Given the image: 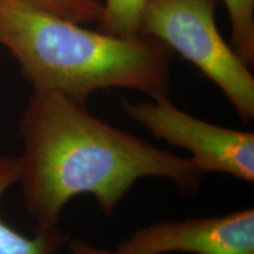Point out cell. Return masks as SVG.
<instances>
[{"mask_svg": "<svg viewBox=\"0 0 254 254\" xmlns=\"http://www.w3.org/2000/svg\"><path fill=\"white\" fill-rule=\"evenodd\" d=\"M118 254H254V209L226 215L155 221L117 247Z\"/></svg>", "mask_w": 254, "mask_h": 254, "instance_id": "cell-5", "label": "cell"}, {"mask_svg": "<svg viewBox=\"0 0 254 254\" xmlns=\"http://www.w3.org/2000/svg\"><path fill=\"white\" fill-rule=\"evenodd\" d=\"M0 45L34 91L86 103L94 92L126 88L166 97L171 51L160 41L91 31L20 0H0Z\"/></svg>", "mask_w": 254, "mask_h": 254, "instance_id": "cell-2", "label": "cell"}, {"mask_svg": "<svg viewBox=\"0 0 254 254\" xmlns=\"http://www.w3.org/2000/svg\"><path fill=\"white\" fill-rule=\"evenodd\" d=\"M66 246L68 247L69 253L71 254H118L116 251H109L100 247H95L85 241L78 239H69L66 243Z\"/></svg>", "mask_w": 254, "mask_h": 254, "instance_id": "cell-10", "label": "cell"}, {"mask_svg": "<svg viewBox=\"0 0 254 254\" xmlns=\"http://www.w3.org/2000/svg\"><path fill=\"white\" fill-rule=\"evenodd\" d=\"M19 158L24 204L36 228L58 227L69 200L91 194L105 215L116 211L139 179L164 178L194 192L204 173L190 157L155 147L105 123L86 103L33 91L20 124Z\"/></svg>", "mask_w": 254, "mask_h": 254, "instance_id": "cell-1", "label": "cell"}, {"mask_svg": "<svg viewBox=\"0 0 254 254\" xmlns=\"http://www.w3.org/2000/svg\"><path fill=\"white\" fill-rule=\"evenodd\" d=\"M41 11L49 12L73 23L99 21L103 17V2L99 0H20Z\"/></svg>", "mask_w": 254, "mask_h": 254, "instance_id": "cell-9", "label": "cell"}, {"mask_svg": "<svg viewBox=\"0 0 254 254\" xmlns=\"http://www.w3.org/2000/svg\"><path fill=\"white\" fill-rule=\"evenodd\" d=\"M147 0H105L99 31L120 38L140 36V20Z\"/></svg>", "mask_w": 254, "mask_h": 254, "instance_id": "cell-7", "label": "cell"}, {"mask_svg": "<svg viewBox=\"0 0 254 254\" xmlns=\"http://www.w3.org/2000/svg\"><path fill=\"white\" fill-rule=\"evenodd\" d=\"M220 0H147L140 36L176 51L224 93L239 119L254 118V77L215 23Z\"/></svg>", "mask_w": 254, "mask_h": 254, "instance_id": "cell-3", "label": "cell"}, {"mask_svg": "<svg viewBox=\"0 0 254 254\" xmlns=\"http://www.w3.org/2000/svg\"><path fill=\"white\" fill-rule=\"evenodd\" d=\"M231 25L232 47L247 66L254 63V0H222Z\"/></svg>", "mask_w": 254, "mask_h": 254, "instance_id": "cell-8", "label": "cell"}, {"mask_svg": "<svg viewBox=\"0 0 254 254\" xmlns=\"http://www.w3.org/2000/svg\"><path fill=\"white\" fill-rule=\"evenodd\" d=\"M129 118L155 139L184 148L201 173H224L254 182V133L214 125L178 109L166 97L123 101Z\"/></svg>", "mask_w": 254, "mask_h": 254, "instance_id": "cell-4", "label": "cell"}, {"mask_svg": "<svg viewBox=\"0 0 254 254\" xmlns=\"http://www.w3.org/2000/svg\"><path fill=\"white\" fill-rule=\"evenodd\" d=\"M20 179V163L18 157L0 154V201L11 186ZM58 227L36 228L28 237L18 232L0 217V254H58L67 243Z\"/></svg>", "mask_w": 254, "mask_h": 254, "instance_id": "cell-6", "label": "cell"}]
</instances>
